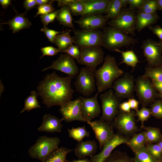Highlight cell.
<instances>
[{
	"instance_id": "26",
	"label": "cell",
	"mask_w": 162,
	"mask_h": 162,
	"mask_svg": "<svg viewBox=\"0 0 162 162\" xmlns=\"http://www.w3.org/2000/svg\"><path fill=\"white\" fill-rule=\"evenodd\" d=\"M70 31H65L57 35L55 38L54 44L58 46L60 52H63L74 43V38L70 35Z\"/></svg>"
},
{
	"instance_id": "57",
	"label": "cell",
	"mask_w": 162,
	"mask_h": 162,
	"mask_svg": "<svg viewBox=\"0 0 162 162\" xmlns=\"http://www.w3.org/2000/svg\"><path fill=\"white\" fill-rule=\"evenodd\" d=\"M158 10H162V0H157Z\"/></svg>"
},
{
	"instance_id": "62",
	"label": "cell",
	"mask_w": 162,
	"mask_h": 162,
	"mask_svg": "<svg viewBox=\"0 0 162 162\" xmlns=\"http://www.w3.org/2000/svg\"><path fill=\"white\" fill-rule=\"evenodd\" d=\"M161 162H162V160L161 161Z\"/></svg>"
},
{
	"instance_id": "60",
	"label": "cell",
	"mask_w": 162,
	"mask_h": 162,
	"mask_svg": "<svg viewBox=\"0 0 162 162\" xmlns=\"http://www.w3.org/2000/svg\"><path fill=\"white\" fill-rule=\"evenodd\" d=\"M158 44L162 49V41L158 42Z\"/></svg>"
},
{
	"instance_id": "35",
	"label": "cell",
	"mask_w": 162,
	"mask_h": 162,
	"mask_svg": "<svg viewBox=\"0 0 162 162\" xmlns=\"http://www.w3.org/2000/svg\"><path fill=\"white\" fill-rule=\"evenodd\" d=\"M143 75L152 80L162 82V66L154 67L147 66L145 68Z\"/></svg>"
},
{
	"instance_id": "1",
	"label": "cell",
	"mask_w": 162,
	"mask_h": 162,
	"mask_svg": "<svg viewBox=\"0 0 162 162\" xmlns=\"http://www.w3.org/2000/svg\"><path fill=\"white\" fill-rule=\"evenodd\" d=\"M72 79L68 76H60L53 72L40 82L37 88L38 94L47 108L60 106L71 100L74 92L71 86Z\"/></svg>"
},
{
	"instance_id": "20",
	"label": "cell",
	"mask_w": 162,
	"mask_h": 162,
	"mask_svg": "<svg viewBox=\"0 0 162 162\" xmlns=\"http://www.w3.org/2000/svg\"><path fill=\"white\" fill-rule=\"evenodd\" d=\"M111 0H84V10L81 16L106 14Z\"/></svg>"
},
{
	"instance_id": "14",
	"label": "cell",
	"mask_w": 162,
	"mask_h": 162,
	"mask_svg": "<svg viewBox=\"0 0 162 162\" xmlns=\"http://www.w3.org/2000/svg\"><path fill=\"white\" fill-rule=\"evenodd\" d=\"M141 48L148 66H162V49L158 44V42L148 39L143 41Z\"/></svg>"
},
{
	"instance_id": "8",
	"label": "cell",
	"mask_w": 162,
	"mask_h": 162,
	"mask_svg": "<svg viewBox=\"0 0 162 162\" xmlns=\"http://www.w3.org/2000/svg\"><path fill=\"white\" fill-rule=\"evenodd\" d=\"M136 16L133 10L122 9L119 15L111 20L108 23L110 26L117 29L126 34L135 35Z\"/></svg>"
},
{
	"instance_id": "17",
	"label": "cell",
	"mask_w": 162,
	"mask_h": 162,
	"mask_svg": "<svg viewBox=\"0 0 162 162\" xmlns=\"http://www.w3.org/2000/svg\"><path fill=\"white\" fill-rule=\"evenodd\" d=\"M129 139L119 133L115 134L104 145L99 153L90 157V162H104L116 147L122 144H126Z\"/></svg>"
},
{
	"instance_id": "23",
	"label": "cell",
	"mask_w": 162,
	"mask_h": 162,
	"mask_svg": "<svg viewBox=\"0 0 162 162\" xmlns=\"http://www.w3.org/2000/svg\"><path fill=\"white\" fill-rule=\"evenodd\" d=\"M25 15L24 13L17 14L11 20L2 24L8 25L10 29L12 30L13 33L17 32L22 29L28 28L32 23L28 19L24 16Z\"/></svg>"
},
{
	"instance_id": "46",
	"label": "cell",
	"mask_w": 162,
	"mask_h": 162,
	"mask_svg": "<svg viewBox=\"0 0 162 162\" xmlns=\"http://www.w3.org/2000/svg\"><path fill=\"white\" fill-rule=\"evenodd\" d=\"M147 0H128L130 9L134 10L139 9L146 3Z\"/></svg>"
},
{
	"instance_id": "32",
	"label": "cell",
	"mask_w": 162,
	"mask_h": 162,
	"mask_svg": "<svg viewBox=\"0 0 162 162\" xmlns=\"http://www.w3.org/2000/svg\"><path fill=\"white\" fill-rule=\"evenodd\" d=\"M68 130L69 136L78 142L82 141L85 137L90 136V133L87 130L85 126L76 128L72 127L70 129H68Z\"/></svg>"
},
{
	"instance_id": "39",
	"label": "cell",
	"mask_w": 162,
	"mask_h": 162,
	"mask_svg": "<svg viewBox=\"0 0 162 162\" xmlns=\"http://www.w3.org/2000/svg\"><path fill=\"white\" fill-rule=\"evenodd\" d=\"M84 0H76L67 6L72 14L81 16L84 10Z\"/></svg>"
},
{
	"instance_id": "21",
	"label": "cell",
	"mask_w": 162,
	"mask_h": 162,
	"mask_svg": "<svg viewBox=\"0 0 162 162\" xmlns=\"http://www.w3.org/2000/svg\"><path fill=\"white\" fill-rule=\"evenodd\" d=\"M63 119L50 114L44 115L42 122L38 130L40 132H46L50 133L60 132L63 125L62 124Z\"/></svg>"
},
{
	"instance_id": "18",
	"label": "cell",
	"mask_w": 162,
	"mask_h": 162,
	"mask_svg": "<svg viewBox=\"0 0 162 162\" xmlns=\"http://www.w3.org/2000/svg\"><path fill=\"white\" fill-rule=\"evenodd\" d=\"M98 94L97 92L91 98L79 96L81 100L82 114L87 122L92 121L100 114L101 107L98 99Z\"/></svg>"
},
{
	"instance_id": "48",
	"label": "cell",
	"mask_w": 162,
	"mask_h": 162,
	"mask_svg": "<svg viewBox=\"0 0 162 162\" xmlns=\"http://www.w3.org/2000/svg\"><path fill=\"white\" fill-rule=\"evenodd\" d=\"M36 5V0H24L23 6L26 10V12L24 14H25L28 11L34 8Z\"/></svg>"
},
{
	"instance_id": "25",
	"label": "cell",
	"mask_w": 162,
	"mask_h": 162,
	"mask_svg": "<svg viewBox=\"0 0 162 162\" xmlns=\"http://www.w3.org/2000/svg\"><path fill=\"white\" fill-rule=\"evenodd\" d=\"M73 150L63 147H58L50 152L41 162H70L67 160V154Z\"/></svg>"
},
{
	"instance_id": "61",
	"label": "cell",
	"mask_w": 162,
	"mask_h": 162,
	"mask_svg": "<svg viewBox=\"0 0 162 162\" xmlns=\"http://www.w3.org/2000/svg\"><path fill=\"white\" fill-rule=\"evenodd\" d=\"M158 97L160 98L162 100V94H158Z\"/></svg>"
},
{
	"instance_id": "3",
	"label": "cell",
	"mask_w": 162,
	"mask_h": 162,
	"mask_svg": "<svg viewBox=\"0 0 162 162\" xmlns=\"http://www.w3.org/2000/svg\"><path fill=\"white\" fill-rule=\"evenodd\" d=\"M102 32V46L109 50L115 51L138 42L137 39L111 26L104 27Z\"/></svg>"
},
{
	"instance_id": "11",
	"label": "cell",
	"mask_w": 162,
	"mask_h": 162,
	"mask_svg": "<svg viewBox=\"0 0 162 162\" xmlns=\"http://www.w3.org/2000/svg\"><path fill=\"white\" fill-rule=\"evenodd\" d=\"M74 44L79 47L102 46V31L100 29L92 31L74 30Z\"/></svg>"
},
{
	"instance_id": "38",
	"label": "cell",
	"mask_w": 162,
	"mask_h": 162,
	"mask_svg": "<svg viewBox=\"0 0 162 162\" xmlns=\"http://www.w3.org/2000/svg\"><path fill=\"white\" fill-rule=\"evenodd\" d=\"M151 116L158 119H162V100H155L150 105Z\"/></svg>"
},
{
	"instance_id": "36",
	"label": "cell",
	"mask_w": 162,
	"mask_h": 162,
	"mask_svg": "<svg viewBox=\"0 0 162 162\" xmlns=\"http://www.w3.org/2000/svg\"><path fill=\"white\" fill-rule=\"evenodd\" d=\"M134 162H159L155 160L150 154L145 146L142 147L134 153Z\"/></svg>"
},
{
	"instance_id": "2",
	"label": "cell",
	"mask_w": 162,
	"mask_h": 162,
	"mask_svg": "<svg viewBox=\"0 0 162 162\" xmlns=\"http://www.w3.org/2000/svg\"><path fill=\"white\" fill-rule=\"evenodd\" d=\"M123 74L124 71L118 67L115 58L106 56L103 65L95 71L98 93L111 89L114 81Z\"/></svg>"
},
{
	"instance_id": "13",
	"label": "cell",
	"mask_w": 162,
	"mask_h": 162,
	"mask_svg": "<svg viewBox=\"0 0 162 162\" xmlns=\"http://www.w3.org/2000/svg\"><path fill=\"white\" fill-rule=\"evenodd\" d=\"M53 69L64 73L72 78L77 76L80 70L74 58L67 54H61L49 66L44 69V71L48 69Z\"/></svg>"
},
{
	"instance_id": "53",
	"label": "cell",
	"mask_w": 162,
	"mask_h": 162,
	"mask_svg": "<svg viewBox=\"0 0 162 162\" xmlns=\"http://www.w3.org/2000/svg\"><path fill=\"white\" fill-rule=\"evenodd\" d=\"M152 83L154 88L160 94H162V82L152 80Z\"/></svg>"
},
{
	"instance_id": "4",
	"label": "cell",
	"mask_w": 162,
	"mask_h": 162,
	"mask_svg": "<svg viewBox=\"0 0 162 162\" xmlns=\"http://www.w3.org/2000/svg\"><path fill=\"white\" fill-rule=\"evenodd\" d=\"M60 140L58 137H39L35 144L28 149L29 156L41 161L52 151L58 147Z\"/></svg>"
},
{
	"instance_id": "47",
	"label": "cell",
	"mask_w": 162,
	"mask_h": 162,
	"mask_svg": "<svg viewBox=\"0 0 162 162\" xmlns=\"http://www.w3.org/2000/svg\"><path fill=\"white\" fill-rule=\"evenodd\" d=\"M149 29L153 34L157 35L160 39V41H162V28L159 26H150Z\"/></svg>"
},
{
	"instance_id": "5",
	"label": "cell",
	"mask_w": 162,
	"mask_h": 162,
	"mask_svg": "<svg viewBox=\"0 0 162 162\" xmlns=\"http://www.w3.org/2000/svg\"><path fill=\"white\" fill-rule=\"evenodd\" d=\"M100 98L102 109L100 119L112 124L119 112L120 99L111 89L101 94Z\"/></svg>"
},
{
	"instance_id": "28",
	"label": "cell",
	"mask_w": 162,
	"mask_h": 162,
	"mask_svg": "<svg viewBox=\"0 0 162 162\" xmlns=\"http://www.w3.org/2000/svg\"><path fill=\"white\" fill-rule=\"evenodd\" d=\"M141 128L145 130L146 144L157 143L162 138V135L158 128L144 125Z\"/></svg>"
},
{
	"instance_id": "54",
	"label": "cell",
	"mask_w": 162,
	"mask_h": 162,
	"mask_svg": "<svg viewBox=\"0 0 162 162\" xmlns=\"http://www.w3.org/2000/svg\"><path fill=\"white\" fill-rule=\"evenodd\" d=\"M55 0H36L37 5L39 6L45 4H51Z\"/></svg>"
},
{
	"instance_id": "45",
	"label": "cell",
	"mask_w": 162,
	"mask_h": 162,
	"mask_svg": "<svg viewBox=\"0 0 162 162\" xmlns=\"http://www.w3.org/2000/svg\"><path fill=\"white\" fill-rule=\"evenodd\" d=\"M42 55L40 59L45 56H53L57 54L60 52L58 48H56L52 46H48L41 48Z\"/></svg>"
},
{
	"instance_id": "29",
	"label": "cell",
	"mask_w": 162,
	"mask_h": 162,
	"mask_svg": "<svg viewBox=\"0 0 162 162\" xmlns=\"http://www.w3.org/2000/svg\"><path fill=\"white\" fill-rule=\"evenodd\" d=\"M56 18L60 24L74 29L71 14L67 6L62 7L58 10Z\"/></svg>"
},
{
	"instance_id": "10",
	"label": "cell",
	"mask_w": 162,
	"mask_h": 162,
	"mask_svg": "<svg viewBox=\"0 0 162 162\" xmlns=\"http://www.w3.org/2000/svg\"><path fill=\"white\" fill-rule=\"evenodd\" d=\"M78 63L86 66L95 71L96 68L104 60V52L100 46L79 47Z\"/></svg>"
},
{
	"instance_id": "51",
	"label": "cell",
	"mask_w": 162,
	"mask_h": 162,
	"mask_svg": "<svg viewBox=\"0 0 162 162\" xmlns=\"http://www.w3.org/2000/svg\"><path fill=\"white\" fill-rule=\"evenodd\" d=\"M156 5H157V0H147L146 3L138 9V10H144Z\"/></svg>"
},
{
	"instance_id": "49",
	"label": "cell",
	"mask_w": 162,
	"mask_h": 162,
	"mask_svg": "<svg viewBox=\"0 0 162 162\" xmlns=\"http://www.w3.org/2000/svg\"><path fill=\"white\" fill-rule=\"evenodd\" d=\"M128 101L129 104L131 109L134 110L136 112L138 110V106L140 102L136 99L134 96L128 98Z\"/></svg>"
},
{
	"instance_id": "30",
	"label": "cell",
	"mask_w": 162,
	"mask_h": 162,
	"mask_svg": "<svg viewBox=\"0 0 162 162\" xmlns=\"http://www.w3.org/2000/svg\"><path fill=\"white\" fill-rule=\"evenodd\" d=\"M38 95L35 91L31 92L30 94L25 100L24 107L20 111V113L26 111L29 112L32 110L41 107L38 100Z\"/></svg>"
},
{
	"instance_id": "7",
	"label": "cell",
	"mask_w": 162,
	"mask_h": 162,
	"mask_svg": "<svg viewBox=\"0 0 162 162\" xmlns=\"http://www.w3.org/2000/svg\"><path fill=\"white\" fill-rule=\"evenodd\" d=\"M74 85L77 92L85 97L90 96L96 90L95 71L86 67L82 68Z\"/></svg>"
},
{
	"instance_id": "34",
	"label": "cell",
	"mask_w": 162,
	"mask_h": 162,
	"mask_svg": "<svg viewBox=\"0 0 162 162\" xmlns=\"http://www.w3.org/2000/svg\"><path fill=\"white\" fill-rule=\"evenodd\" d=\"M104 162H134V158H131L125 153L116 151Z\"/></svg>"
},
{
	"instance_id": "9",
	"label": "cell",
	"mask_w": 162,
	"mask_h": 162,
	"mask_svg": "<svg viewBox=\"0 0 162 162\" xmlns=\"http://www.w3.org/2000/svg\"><path fill=\"white\" fill-rule=\"evenodd\" d=\"M156 90L148 78L139 76L135 80V91L139 102L142 106H148L158 98Z\"/></svg>"
},
{
	"instance_id": "43",
	"label": "cell",
	"mask_w": 162,
	"mask_h": 162,
	"mask_svg": "<svg viewBox=\"0 0 162 162\" xmlns=\"http://www.w3.org/2000/svg\"><path fill=\"white\" fill-rule=\"evenodd\" d=\"M63 52L69 55L76 60L79 58L80 54V48L73 44L63 51Z\"/></svg>"
},
{
	"instance_id": "6",
	"label": "cell",
	"mask_w": 162,
	"mask_h": 162,
	"mask_svg": "<svg viewBox=\"0 0 162 162\" xmlns=\"http://www.w3.org/2000/svg\"><path fill=\"white\" fill-rule=\"evenodd\" d=\"M135 112L133 110L126 112L119 110L112 124L119 133L129 138L139 131L135 122Z\"/></svg>"
},
{
	"instance_id": "24",
	"label": "cell",
	"mask_w": 162,
	"mask_h": 162,
	"mask_svg": "<svg viewBox=\"0 0 162 162\" xmlns=\"http://www.w3.org/2000/svg\"><path fill=\"white\" fill-rule=\"evenodd\" d=\"M159 18L156 13L152 14L138 13L136 16V29L140 32L155 23Z\"/></svg>"
},
{
	"instance_id": "44",
	"label": "cell",
	"mask_w": 162,
	"mask_h": 162,
	"mask_svg": "<svg viewBox=\"0 0 162 162\" xmlns=\"http://www.w3.org/2000/svg\"><path fill=\"white\" fill-rule=\"evenodd\" d=\"M37 12L35 17L39 15H45L53 12L55 9L51 4H45L38 6Z\"/></svg>"
},
{
	"instance_id": "19",
	"label": "cell",
	"mask_w": 162,
	"mask_h": 162,
	"mask_svg": "<svg viewBox=\"0 0 162 162\" xmlns=\"http://www.w3.org/2000/svg\"><path fill=\"white\" fill-rule=\"evenodd\" d=\"M108 19L102 15H89L82 16L74 21L82 30L92 31L104 27Z\"/></svg>"
},
{
	"instance_id": "37",
	"label": "cell",
	"mask_w": 162,
	"mask_h": 162,
	"mask_svg": "<svg viewBox=\"0 0 162 162\" xmlns=\"http://www.w3.org/2000/svg\"><path fill=\"white\" fill-rule=\"evenodd\" d=\"M145 146L147 151L155 160L161 162L162 160V149L157 143H148Z\"/></svg>"
},
{
	"instance_id": "52",
	"label": "cell",
	"mask_w": 162,
	"mask_h": 162,
	"mask_svg": "<svg viewBox=\"0 0 162 162\" xmlns=\"http://www.w3.org/2000/svg\"><path fill=\"white\" fill-rule=\"evenodd\" d=\"M76 0H56L58 2V6L59 7L68 6L74 2Z\"/></svg>"
},
{
	"instance_id": "22",
	"label": "cell",
	"mask_w": 162,
	"mask_h": 162,
	"mask_svg": "<svg viewBox=\"0 0 162 162\" xmlns=\"http://www.w3.org/2000/svg\"><path fill=\"white\" fill-rule=\"evenodd\" d=\"M98 146L94 140L82 141L78 142L74 149L76 155L80 159H84L94 155Z\"/></svg>"
},
{
	"instance_id": "56",
	"label": "cell",
	"mask_w": 162,
	"mask_h": 162,
	"mask_svg": "<svg viewBox=\"0 0 162 162\" xmlns=\"http://www.w3.org/2000/svg\"><path fill=\"white\" fill-rule=\"evenodd\" d=\"M70 162H90V160L88 158L80 159L79 160H73Z\"/></svg>"
},
{
	"instance_id": "33",
	"label": "cell",
	"mask_w": 162,
	"mask_h": 162,
	"mask_svg": "<svg viewBox=\"0 0 162 162\" xmlns=\"http://www.w3.org/2000/svg\"><path fill=\"white\" fill-rule=\"evenodd\" d=\"M122 8L120 0H111L105 16L108 19H115L119 15Z\"/></svg>"
},
{
	"instance_id": "12",
	"label": "cell",
	"mask_w": 162,
	"mask_h": 162,
	"mask_svg": "<svg viewBox=\"0 0 162 162\" xmlns=\"http://www.w3.org/2000/svg\"><path fill=\"white\" fill-rule=\"evenodd\" d=\"M135 80L133 76L128 73L114 82L112 88L116 95L120 99L129 98L133 97L135 91Z\"/></svg>"
},
{
	"instance_id": "41",
	"label": "cell",
	"mask_w": 162,
	"mask_h": 162,
	"mask_svg": "<svg viewBox=\"0 0 162 162\" xmlns=\"http://www.w3.org/2000/svg\"><path fill=\"white\" fill-rule=\"evenodd\" d=\"M43 32L48 38L49 41L52 43H54V40L56 37L59 34H62L65 31L58 32L48 28L46 26H44V27L40 29Z\"/></svg>"
},
{
	"instance_id": "15",
	"label": "cell",
	"mask_w": 162,
	"mask_h": 162,
	"mask_svg": "<svg viewBox=\"0 0 162 162\" xmlns=\"http://www.w3.org/2000/svg\"><path fill=\"white\" fill-rule=\"evenodd\" d=\"M86 122L93 130L95 137L99 142L100 149L115 134L112 124L104 120L100 119Z\"/></svg>"
},
{
	"instance_id": "42",
	"label": "cell",
	"mask_w": 162,
	"mask_h": 162,
	"mask_svg": "<svg viewBox=\"0 0 162 162\" xmlns=\"http://www.w3.org/2000/svg\"><path fill=\"white\" fill-rule=\"evenodd\" d=\"M58 10H57L48 14L41 15L40 17L44 26H46L49 23L54 22L58 13Z\"/></svg>"
},
{
	"instance_id": "59",
	"label": "cell",
	"mask_w": 162,
	"mask_h": 162,
	"mask_svg": "<svg viewBox=\"0 0 162 162\" xmlns=\"http://www.w3.org/2000/svg\"><path fill=\"white\" fill-rule=\"evenodd\" d=\"M162 149V138L161 140L158 143H157Z\"/></svg>"
},
{
	"instance_id": "55",
	"label": "cell",
	"mask_w": 162,
	"mask_h": 162,
	"mask_svg": "<svg viewBox=\"0 0 162 162\" xmlns=\"http://www.w3.org/2000/svg\"><path fill=\"white\" fill-rule=\"evenodd\" d=\"M11 1L10 0H0V3L3 8L6 9L11 4Z\"/></svg>"
},
{
	"instance_id": "58",
	"label": "cell",
	"mask_w": 162,
	"mask_h": 162,
	"mask_svg": "<svg viewBox=\"0 0 162 162\" xmlns=\"http://www.w3.org/2000/svg\"><path fill=\"white\" fill-rule=\"evenodd\" d=\"M120 1L122 7H125L128 4V0H120Z\"/></svg>"
},
{
	"instance_id": "16",
	"label": "cell",
	"mask_w": 162,
	"mask_h": 162,
	"mask_svg": "<svg viewBox=\"0 0 162 162\" xmlns=\"http://www.w3.org/2000/svg\"><path fill=\"white\" fill-rule=\"evenodd\" d=\"M59 111L63 121L67 122L75 121L86 122L82 114L81 101L79 97L60 106Z\"/></svg>"
},
{
	"instance_id": "40",
	"label": "cell",
	"mask_w": 162,
	"mask_h": 162,
	"mask_svg": "<svg viewBox=\"0 0 162 162\" xmlns=\"http://www.w3.org/2000/svg\"><path fill=\"white\" fill-rule=\"evenodd\" d=\"M135 116L137 117L138 120L140 122V127L142 128L144 126V122L147 121L151 116L150 110L146 106H142L140 109L135 112Z\"/></svg>"
},
{
	"instance_id": "27",
	"label": "cell",
	"mask_w": 162,
	"mask_h": 162,
	"mask_svg": "<svg viewBox=\"0 0 162 162\" xmlns=\"http://www.w3.org/2000/svg\"><path fill=\"white\" fill-rule=\"evenodd\" d=\"M146 144L145 130L135 134L126 144L134 153Z\"/></svg>"
},
{
	"instance_id": "31",
	"label": "cell",
	"mask_w": 162,
	"mask_h": 162,
	"mask_svg": "<svg viewBox=\"0 0 162 162\" xmlns=\"http://www.w3.org/2000/svg\"><path fill=\"white\" fill-rule=\"evenodd\" d=\"M115 51L120 52L122 54L123 60L120 64L124 63L134 68L139 62L136 56L132 50L124 51L117 50Z\"/></svg>"
},
{
	"instance_id": "50",
	"label": "cell",
	"mask_w": 162,
	"mask_h": 162,
	"mask_svg": "<svg viewBox=\"0 0 162 162\" xmlns=\"http://www.w3.org/2000/svg\"><path fill=\"white\" fill-rule=\"evenodd\" d=\"M129 104L128 101L120 103L119 106V110L121 111L129 112L131 111Z\"/></svg>"
}]
</instances>
